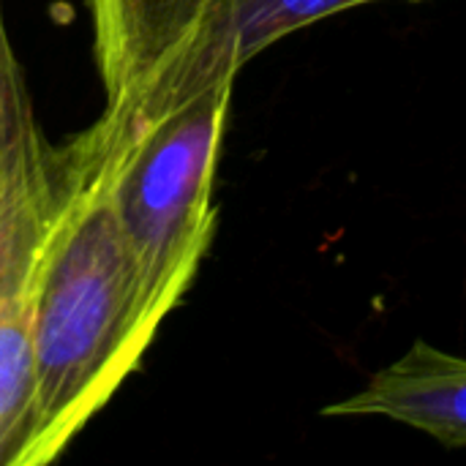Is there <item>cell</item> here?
Listing matches in <instances>:
<instances>
[{
    "instance_id": "2",
    "label": "cell",
    "mask_w": 466,
    "mask_h": 466,
    "mask_svg": "<svg viewBox=\"0 0 466 466\" xmlns=\"http://www.w3.org/2000/svg\"><path fill=\"white\" fill-rule=\"evenodd\" d=\"M235 79L164 117L134 126L117 177V208L139 281L142 322L156 336L188 292L216 232L213 180Z\"/></svg>"
},
{
    "instance_id": "1",
    "label": "cell",
    "mask_w": 466,
    "mask_h": 466,
    "mask_svg": "<svg viewBox=\"0 0 466 466\" xmlns=\"http://www.w3.org/2000/svg\"><path fill=\"white\" fill-rule=\"evenodd\" d=\"M128 126L104 112L55 145V205L33 303V429L19 466L52 464L139 366L153 333L117 208Z\"/></svg>"
},
{
    "instance_id": "4",
    "label": "cell",
    "mask_w": 466,
    "mask_h": 466,
    "mask_svg": "<svg viewBox=\"0 0 466 466\" xmlns=\"http://www.w3.org/2000/svg\"><path fill=\"white\" fill-rule=\"evenodd\" d=\"M377 0H210L188 35L153 74L120 98L137 126L153 123L208 87L235 79L265 46L325 16Z\"/></svg>"
},
{
    "instance_id": "5",
    "label": "cell",
    "mask_w": 466,
    "mask_h": 466,
    "mask_svg": "<svg viewBox=\"0 0 466 466\" xmlns=\"http://www.w3.org/2000/svg\"><path fill=\"white\" fill-rule=\"evenodd\" d=\"M325 418H388L418 429L445 448H466V358L418 339L380 369L363 390L333 401Z\"/></svg>"
},
{
    "instance_id": "3",
    "label": "cell",
    "mask_w": 466,
    "mask_h": 466,
    "mask_svg": "<svg viewBox=\"0 0 466 466\" xmlns=\"http://www.w3.org/2000/svg\"><path fill=\"white\" fill-rule=\"evenodd\" d=\"M55 205V145L0 16V466H19L33 429V303Z\"/></svg>"
},
{
    "instance_id": "6",
    "label": "cell",
    "mask_w": 466,
    "mask_h": 466,
    "mask_svg": "<svg viewBox=\"0 0 466 466\" xmlns=\"http://www.w3.org/2000/svg\"><path fill=\"white\" fill-rule=\"evenodd\" d=\"M0 16H3V11H0Z\"/></svg>"
}]
</instances>
